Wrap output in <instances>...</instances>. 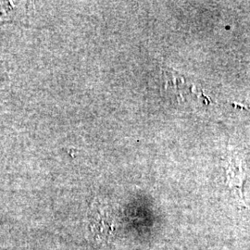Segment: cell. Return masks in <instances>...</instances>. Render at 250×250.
<instances>
[{"mask_svg":"<svg viewBox=\"0 0 250 250\" xmlns=\"http://www.w3.org/2000/svg\"><path fill=\"white\" fill-rule=\"evenodd\" d=\"M91 231L101 239H106L114 231V221L106 208L99 205L94 206L90 216Z\"/></svg>","mask_w":250,"mask_h":250,"instance_id":"cell-1","label":"cell"}]
</instances>
